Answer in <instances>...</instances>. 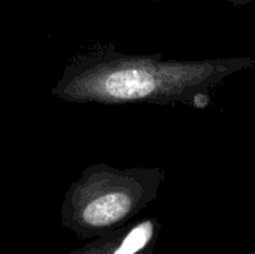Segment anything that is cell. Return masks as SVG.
<instances>
[{"instance_id":"6da1fadb","label":"cell","mask_w":255,"mask_h":254,"mask_svg":"<svg viewBox=\"0 0 255 254\" xmlns=\"http://www.w3.org/2000/svg\"><path fill=\"white\" fill-rule=\"evenodd\" d=\"M250 57L164 60L99 45L69 60L52 87L54 97L70 103H152L205 108L227 78L254 67Z\"/></svg>"},{"instance_id":"7a4b0ae2","label":"cell","mask_w":255,"mask_h":254,"mask_svg":"<svg viewBox=\"0 0 255 254\" xmlns=\"http://www.w3.org/2000/svg\"><path fill=\"white\" fill-rule=\"evenodd\" d=\"M166 172L160 168L91 166L75 187L84 223L106 228L124 220L158 196Z\"/></svg>"},{"instance_id":"3957f363","label":"cell","mask_w":255,"mask_h":254,"mask_svg":"<svg viewBox=\"0 0 255 254\" xmlns=\"http://www.w3.org/2000/svg\"><path fill=\"white\" fill-rule=\"evenodd\" d=\"M152 237H154V223L148 220L142 222L124 237L123 243L114 252V254H139L148 247Z\"/></svg>"},{"instance_id":"277c9868","label":"cell","mask_w":255,"mask_h":254,"mask_svg":"<svg viewBox=\"0 0 255 254\" xmlns=\"http://www.w3.org/2000/svg\"><path fill=\"white\" fill-rule=\"evenodd\" d=\"M226 1L233 3V4H247V3H250L251 0H226Z\"/></svg>"},{"instance_id":"5b68a950","label":"cell","mask_w":255,"mask_h":254,"mask_svg":"<svg viewBox=\"0 0 255 254\" xmlns=\"http://www.w3.org/2000/svg\"><path fill=\"white\" fill-rule=\"evenodd\" d=\"M127 1H167V0H127Z\"/></svg>"},{"instance_id":"8992f818","label":"cell","mask_w":255,"mask_h":254,"mask_svg":"<svg viewBox=\"0 0 255 254\" xmlns=\"http://www.w3.org/2000/svg\"><path fill=\"white\" fill-rule=\"evenodd\" d=\"M245 254H255V246H254V249H253L251 252H248V253H245Z\"/></svg>"}]
</instances>
